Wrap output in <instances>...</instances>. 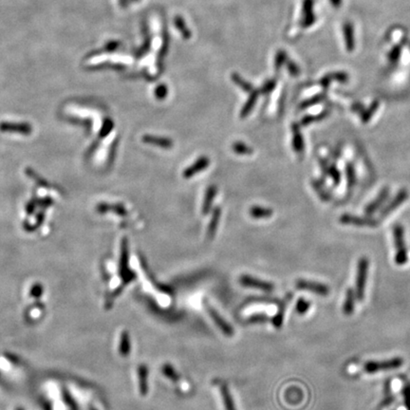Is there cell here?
Returning a JSON list of instances; mask_svg holds the SVG:
<instances>
[{
  "mask_svg": "<svg viewBox=\"0 0 410 410\" xmlns=\"http://www.w3.org/2000/svg\"><path fill=\"white\" fill-rule=\"evenodd\" d=\"M392 234H393V238H394V246L396 248L394 261L398 266H402L406 264L408 261V249H406V240H404V227L400 224H396L393 227Z\"/></svg>",
  "mask_w": 410,
  "mask_h": 410,
  "instance_id": "6da1fadb",
  "label": "cell"
},
{
  "mask_svg": "<svg viewBox=\"0 0 410 410\" xmlns=\"http://www.w3.org/2000/svg\"><path fill=\"white\" fill-rule=\"evenodd\" d=\"M368 267H370V261L368 260V258L366 256L361 258L357 264L354 290L356 299L359 301H362L364 298Z\"/></svg>",
  "mask_w": 410,
  "mask_h": 410,
  "instance_id": "7a4b0ae2",
  "label": "cell"
},
{
  "mask_svg": "<svg viewBox=\"0 0 410 410\" xmlns=\"http://www.w3.org/2000/svg\"><path fill=\"white\" fill-rule=\"evenodd\" d=\"M404 364V359L401 357H394L388 360L382 361H368L364 364V370L368 374L384 372V370H392L401 368Z\"/></svg>",
  "mask_w": 410,
  "mask_h": 410,
  "instance_id": "3957f363",
  "label": "cell"
},
{
  "mask_svg": "<svg viewBox=\"0 0 410 410\" xmlns=\"http://www.w3.org/2000/svg\"><path fill=\"white\" fill-rule=\"evenodd\" d=\"M204 308L208 316L214 322L216 326L224 334V336L226 337H232L234 336L233 328L224 320V317L218 312V310L214 307L210 306L207 302H205Z\"/></svg>",
  "mask_w": 410,
  "mask_h": 410,
  "instance_id": "277c9868",
  "label": "cell"
},
{
  "mask_svg": "<svg viewBox=\"0 0 410 410\" xmlns=\"http://www.w3.org/2000/svg\"><path fill=\"white\" fill-rule=\"evenodd\" d=\"M296 287L299 290H306L314 292L322 296H326L330 294V287L323 283L310 281V280H298L296 282Z\"/></svg>",
  "mask_w": 410,
  "mask_h": 410,
  "instance_id": "5b68a950",
  "label": "cell"
},
{
  "mask_svg": "<svg viewBox=\"0 0 410 410\" xmlns=\"http://www.w3.org/2000/svg\"><path fill=\"white\" fill-rule=\"evenodd\" d=\"M240 283L246 287V288H251L254 290H258L261 292H270L274 290V287L272 283L263 281V280H258L250 276L244 274L240 278Z\"/></svg>",
  "mask_w": 410,
  "mask_h": 410,
  "instance_id": "8992f818",
  "label": "cell"
},
{
  "mask_svg": "<svg viewBox=\"0 0 410 410\" xmlns=\"http://www.w3.org/2000/svg\"><path fill=\"white\" fill-rule=\"evenodd\" d=\"M314 0H303L302 2V18L300 23L303 28H308L316 22V18L314 10Z\"/></svg>",
  "mask_w": 410,
  "mask_h": 410,
  "instance_id": "52a82bcc",
  "label": "cell"
},
{
  "mask_svg": "<svg viewBox=\"0 0 410 410\" xmlns=\"http://www.w3.org/2000/svg\"><path fill=\"white\" fill-rule=\"evenodd\" d=\"M209 164H210V160H209V158L206 157V156H202V157L198 158L192 166H188V168L184 171L182 176H184V178H191L196 176L198 173H200V172L205 170L206 168L209 166Z\"/></svg>",
  "mask_w": 410,
  "mask_h": 410,
  "instance_id": "ba28073f",
  "label": "cell"
},
{
  "mask_svg": "<svg viewBox=\"0 0 410 410\" xmlns=\"http://www.w3.org/2000/svg\"><path fill=\"white\" fill-rule=\"evenodd\" d=\"M408 198V192L406 189H402L401 191L397 194V196L395 198H393L392 202H390V204L388 205L381 213V218H384L386 216L392 213L395 209H397L402 204H404Z\"/></svg>",
  "mask_w": 410,
  "mask_h": 410,
  "instance_id": "9c48e42d",
  "label": "cell"
},
{
  "mask_svg": "<svg viewBox=\"0 0 410 410\" xmlns=\"http://www.w3.org/2000/svg\"><path fill=\"white\" fill-rule=\"evenodd\" d=\"M218 390L220 393V397L222 401V406L224 410H236V408L234 406V404L233 397L232 394L230 393L229 388L224 382H220L218 384Z\"/></svg>",
  "mask_w": 410,
  "mask_h": 410,
  "instance_id": "30bf717a",
  "label": "cell"
},
{
  "mask_svg": "<svg viewBox=\"0 0 410 410\" xmlns=\"http://www.w3.org/2000/svg\"><path fill=\"white\" fill-rule=\"evenodd\" d=\"M340 222L343 224H350V225H357V226H375L377 222L373 220L370 218H364L361 216H357L354 214H343L340 218Z\"/></svg>",
  "mask_w": 410,
  "mask_h": 410,
  "instance_id": "8fae6325",
  "label": "cell"
},
{
  "mask_svg": "<svg viewBox=\"0 0 410 410\" xmlns=\"http://www.w3.org/2000/svg\"><path fill=\"white\" fill-rule=\"evenodd\" d=\"M142 142L154 146H158L164 150H170L173 148V142L169 138L157 137L153 135H144L142 137Z\"/></svg>",
  "mask_w": 410,
  "mask_h": 410,
  "instance_id": "7c38bea8",
  "label": "cell"
},
{
  "mask_svg": "<svg viewBox=\"0 0 410 410\" xmlns=\"http://www.w3.org/2000/svg\"><path fill=\"white\" fill-rule=\"evenodd\" d=\"M138 386H139V392L142 396H146L148 392V370L146 366L140 364L138 368Z\"/></svg>",
  "mask_w": 410,
  "mask_h": 410,
  "instance_id": "4fadbf2b",
  "label": "cell"
},
{
  "mask_svg": "<svg viewBox=\"0 0 410 410\" xmlns=\"http://www.w3.org/2000/svg\"><path fill=\"white\" fill-rule=\"evenodd\" d=\"M343 34L345 38L346 48L348 52H352L355 48L354 30L350 22H346L343 25Z\"/></svg>",
  "mask_w": 410,
  "mask_h": 410,
  "instance_id": "5bb4252c",
  "label": "cell"
},
{
  "mask_svg": "<svg viewBox=\"0 0 410 410\" xmlns=\"http://www.w3.org/2000/svg\"><path fill=\"white\" fill-rule=\"evenodd\" d=\"M292 148L296 153L301 154L305 150V144H304V139L302 137L299 126L296 124H292Z\"/></svg>",
  "mask_w": 410,
  "mask_h": 410,
  "instance_id": "9a60e30c",
  "label": "cell"
},
{
  "mask_svg": "<svg viewBox=\"0 0 410 410\" xmlns=\"http://www.w3.org/2000/svg\"><path fill=\"white\" fill-rule=\"evenodd\" d=\"M355 296L354 290L352 288H348L346 292V298L343 305V312L346 316H352L354 312Z\"/></svg>",
  "mask_w": 410,
  "mask_h": 410,
  "instance_id": "2e32d148",
  "label": "cell"
},
{
  "mask_svg": "<svg viewBox=\"0 0 410 410\" xmlns=\"http://www.w3.org/2000/svg\"><path fill=\"white\" fill-rule=\"evenodd\" d=\"M260 94V90H254H254H252V92H250V96H249L248 100L246 101L245 104L243 106V108H242V110H240V117H242V118L247 117V116L250 114V112H252V108H254V104H256V102L258 99Z\"/></svg>",
  "mask_w": 410,
  "mask_h": 410,
  "instance_id": "e0dca14e",
  "label": "cell"
},
{
  "mask_svg": "<svg viewBox=\"0 0 410 410\" xmlns=\"http://www.w3.org/2000/svg\"><path fill=\"white\" fill-rule=\"evenodd\" d=\"M216 192H218V188L216 186H210L207 188L206 193H205L204 200L202 204V214H207L210 212L214 198L216 195Z\"/></svg>",
  "mask_w": 410,
  "mask_h": 410,
  "instance_id": "ac0fdd59",
  "label": "cell"
},
{
  "mask_svg": "<svg viewBox=\"0 0 410 410\" xmlns=\"http://www.w3.org/2000/svg\"><path fill=\"white\" fill-rule=\"evenodd\" d=\"M332 80L341 82V83H344V82H346V81L348 80V74H346V72H334V74H330L324 76V77L320 80V84H321L322 86H324V88H328V86H330V84L332 83Z\"/></svg>",
  "mask_w": 410,
  "mask_h": 410,
  "instance_id": "d6986e66",
  "label": "cell"
},
{
  "mask_svg": "<svg viewBox=\"0 0 410 410\" xmlns=\"http://www.w3.org/2000/svg\"><path fill=\"white\" fill-rule=\"evenodd\" d=\"M388 194H390L388 188H384L382 192H381V194L377 196V198L366 206V210H364L366 213L368 214H372V213H374L377 209H379V207H380V206L384 202V200L388 198Z\"/></svg>",
  "mask_w": 410,
  "mask_h": 410,
  "instance_id": "ffe728a7",
  "label": "cell"
},
{
  "mask_svg": "<svg viewBox=\"0 0 410 410\" xmlns=\"http://www.w3.org/2000/svg\"><path fill=\"white\" fill-rule=\"evenodd\" d=\"M222 216V209L220 207H216L213 210V214H212V218L211 220L208 225V230H207V236L209 238H214L216 231L218 229V222Z\"/></svg>",
  "mask_w": 410,
  "mask_h": 410,
  "instance_id": "44dd1931",
  "label": "cell"
},
{
  "mask_svg": "<svg viewBox=\"0 0 410 410\" xmlns=\"http://www.w3.org/2000/svg\"><path fill=\"white\" fill-rule=\"evenodd\" d=\"M250 216L254 218H268L272 216V210L267 207L252 206L249 210Z\"/></svg>",
  "mask_w": 410,
  "mask_h": 410,
  "instance_id": "7402d4cb",
  "label": "cell"
},
{
  "mask_svg": "<svg viewBox=\"0 0 410 410\" xmlns=\"http://www.w3.org/2000/svg\"><path fill=\"white\" fill-rule=\"evenodd\" d=\"M174 26L176 27L178 30L180 32V34L182 36V38H184V39L188 40V39H190L191 36H192L191 30L188 28L184 19L182 18V16H177L174 18Z\"/></svg>",
  "mask_w": 410,
  "mask_h": 410,
  "instance_id": "603a6c76",
  "label": "cell"
},
{
  "mask_svg": "<svg viewBox=\"0 0 410 410\" xmlns=\"http://www.w3.org/2000/svg\"><path fill=\"white\" fill-rule=\"evenodd\" d=\"M130 337L128 332H124L120 336L119 342V352L122 356H126L130 352Z\"/></svg>",
  "mask_w": 410,
  "mask_h": 410,
  "instance_id": "cb8c5ba5",
  "label": "cell"
},
{
  "mask_svg": "<svg viewBox=\"0 0 410 410\" xmlns=\"http://www.w3.org/2000/svg\"><path fill=\"white\" fill-rule=\"evenodd\" d=\"M144 34V43L142 45V47L136 52V56L137 57H142L144 56L151 47V36L150 34V30H148V27L146 24H144V28L142 30Z\"/></svg>",
  "mask_w": 410,
  "mask_h": 410,
  "instance_id": "d4e9b609",
  "label": "cell"
},
{
  "mask_svg": "<svg viewBox=\"0 0 410 410\" xmlns=\"http://www.w3.org/2000/svg\"><path fill=\"white\" fill-rule=\"evenodd\" d=\"M232 81L234 84H236L238 88H240L243 92L250 94L252 90H254V86L252 84H250L248 81H246L245 79H243L242 77L238 74H233L232 76Z\"/></svg>",
  "mask_w": 410,
  "mask_h": 410,
  "instance_id": "484cf974",
  "label": "cell"
},
{
  "mask_svg": "<svg viewBox=\"0 0 410 410\" xmlns=\"http://www.w3.org/2000/svg\"><path fill=\"white\" fill-rule=\"evenodd\" d=\"M232 150L236 154L238 155H251L252 153V150L251 148H249L246 144H244L242 142H234L232 144Z\"/></svg>",
  "mask_w": 410,
  "mask_h": 410,
  "instance_id": "4316f807",
  "label": "cell"
},
{
  "mask_svg": "<svg viewBox=\"0 0 410 410\" xmlns=\"http://www.w3.org/2000/svg\"><path fill=\"white\" fill-rule=\"evenodd\" d=\"M287 60H288V57H287L286 52L283 50H280L276 52V57H274V68H276V70L278 72L280 68H282V66L286 64Z\"/></svg>",
  "mask_w": 410,
  "mask_h": 410,
  "instance_id": "83f0119b",
  "label": "cell"
},
{
  "mask_svg": "<svg viewBox=\"0 0 410 410\" xmlns=\"http://www.w3.org/2000/svg\"><path fill=\"white\" fill-rule=\"evenodd\" d=\"M310 308V302H308V300L304 298H300L298 300L296 305V310L298 314H307L308 310Z\"/></svg>",
  "mask_w": 410,
  "mask_h": 410,
  "instance_id": "f1b7e54d",
  "label": "cell"
},
{
  "mask_svg": "<svg viewBox=\"0 0 410 410\" xmlns=\"http://www.w3.org/2000/svg\"><path fill=\"white\" fill-rule=\"evenodd\" d=\"M378 106H379V102L375 101V102H373V104H372V106L366 112H364V114L362 115V122L364 124L368 122L372 119L373 114L378 110Z\"/></svg>",
  "mask_w": 410,
  "mask_h": 410,
  "instance_id": "f546056e",
  "label": "cell"
},
{
  "mask_svg": "<svg viewBox=\"0 0 410 410\" xmlns=\"http://www.w3.org/2000/svg\"><path fill=\"white\" fill-rule=\"evenodd\" d=\"M162 372L166 378L171 379V381H177L178 375L177 373H176V370H174V368H173L169 364H166L162 366Z\"/></svg>",
  "mask_w": 410,
  "mask_h": 410,
  "instance_id": "4dcf8cb0",
  "label": "cell"
},
{
  "mask_svg": "<svg viewBox=\"0 0 410 410\" xmlns=\"http://www.w3.org/2000/svg\"><path fill=\"white\" fill-rule=\"evenodd\" d=\"M154 94L158 100H164L168 95V86L164 84H158L154 90Z\"/></svg>",
  "mask_w": 410,
  "mask_h": 410,
  "instance_id": "1f68e13d",
  "label": "cell"
},
{
  "mask_svg": "<svg viewBox=\"0 0 410 410\" xmlns=\"http://www.w3.org/2000/svg\"><path fill=\"white\" fill-rule=\"evenodd\" d=\"M276 86V79H270V80H267L263 84L260 90V92L262 94H269L274 90Z\"/></svg>",
  "mask_w": 410,
  "mask_h": 410,
  "instance_id": "d6a6232c",
  "label": "cell"
},
{
  "mask_svg": "<svg viewBox=\"0 0 410 410\" xmlns=\"http://www.w3.org/2000/svg\"><path fill=\"white\" fill-rule=\"evenodd\" d=\"M346 178H348V186H354L356 177H355L354 168L352 166V164H346Z\"/></svg>",
  "mask_w": 410,
  "mask_h": 410,
  "instance_id": "836d02e7",
  "label": "cell"
},
{
  "mask_svg": "<svg viewBox=\"0 0 410 410\" xmlns=\"http://www.w3.org/2000/svg\"><path fill=\"white\" fill-rule=\"evenodd\" d=\"M402 394L404 397V402L406 410H410V382L404 386L402 390Z\"/></svg>",
  "mask_w": 410,
  "mask_h": 410,
  "instance_id": "e575fe53",
  "label": "cell"
},
{
  "mask_svg": "<svg viewBox=\"0 0 410 410\" xmlns=\"http://www.w3.org/2000/svg\"><path fill=\"white\" fill-rule=\"evenodd\" d=\"M402 48L400 46L394 47L388 54V60L392 64H395L398 62L400 56H401Z\"/></svg>",
  "mask_w": 410,
  "mask_h": 410,
  "instance_id": "d590c367",
  "label": "cell"
},
{
  "mask_svg": "<svg viewBox=\"0 0 410 410\" xmlns=\"http://www.w3.org/2000/svg\"><path fill=\"white\" fill-rule=\"evenodd\" d=\"M326 112H323L322 113H320L318 116L307 115V116H305V117L301 120V124H302V126H308V124H310V122H312L316 121V120H322V119H324V118L326 117Z\"/></svg>",
  "mask_w": 410,
  "mask_h": 410,
  "instance_id": "8d00e7d4",
  "label": "cell"
},
{
  "mask_svg": "<svg viewBox=\"0 0 410 410\" xmlns=\"http://www.w3.org/2000/svg\"><path fill=\"white\" fill-rule=\"evenodd\" d=\"M286 65H287V70H288L290 74L294 76V77L298 76L299 74H300V68H299V66L296 63H294V61L288 59L287 62H286Z\"/></svg>",
  "mask_w": 410,
  "mask_h": 410,
  "instance_id": "74e56055",
  "label": "cell"
},
{
  "mask_svg": "<svg viewBox=\"0 0 410 410\" xmlns=\"http://www.w3.org/2000/svg\"><path fill=\"white\" fill-rule=\"evenodd\" d=\"M322 100H323V96H322V95H316V96L312 97V99H308L307 101L302 102V104H300V108H310V106L316 104L317 102H321Z\"/></svg>",
  "mask_w": 410,
  "mask_h": 410,
  "instance_id": "f35d334b",
  "label": "cell"
},
{
  "mask_svg": "<svg viewBox=\"0 0 410 410\" xmlns=\"http://www.w3.org/2000/svg\"><path fill=\"white\" fill-rule=\"evenodd\" d=\"M395 400H396V397H395L392 393L388 394V395H384V400H382L381 404H380V408H386V406L392 404L395 402Z\"/></svg>",
  "mask_w": 410,
  "mask_h": 410,
  "instance_id": "ab89813d",
  "label": "cell"
},
{
  "mask_svg": "<svg viewBox=\"0 0 410 410\" xmlns=\"http://www.w3.org/2000/svg\"><path fill=\"white\" fill-rule=\"evenodd\" d=\"M314 186L316 191L319 194V196H321V198L323 200H330V195L328 193L326 194L325 193V191L323 190V187L319 184V182H314Z\"/></svg>",
  "mask_w": 410,
  "mask_h": 410,
  "instance_id": "60d3db41",
  "label": "cell"
},
{
  "mask_svg": "<svg viewBox=\"0 0 410 410\" xmlns=\"http://www.w3.org/2000/svg\"><path fill=\"white\" fill-rule=\"evenodd\" d=\"M330 176L332 178V180L334 182H336V184H339V182H340V173L338 172V170L336 169V168H334V166L330 168Z\"/></svg>",
  "mask_w": 410,
  "mask_h": 410,
  "instance_id": "b9f144b4",
  "label": "cell"
},
{
  "mask_svg": "<svg viewBox=\"0 0 410 410\" xmlns=\"http://www.w3.org/2000/svg\"><path fill=\"white\" fill-rule=\"evenodd\" d=\"M330 4H332L334 7H336V8H339V7L341 6V4H342V0H330Z\"/></svg>",
  "mask_w": 410,
  "mask_h": 410,
  "instance_id": "7bdbcfd3",
  "label": "cell"
},
{
  "mask_svg": "<svg viewBox=\"0 0 410 410\" xmlns=\"http://www.w3.org/2000/svg\"><path fill=\"white\" fill-rule=\"evenodd\" d=\"M132 1H139V0H132Z\"/></svg>",
  "mask_w": 410,
  "mask_h": 410,
  "instance_id": "ee69618b",
  "label": "cell"
}]
</instances>
